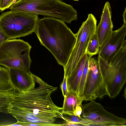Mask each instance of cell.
<instances>
[{"mask_svg":"<svg viewBox=\"0 0 126 126\" xmlns=\"http://www.w3.org/2000/svg\"><path fill=\"white\" fill-rule=\"evenodd\" d=\"M82 105L78 106L76 109L74 114L79 117H81L82 112Z\"/></svg>","mask_w":126,"mask_h":126,"instance_id":"obj_23","label":"cell"},{"mask_svg":"<svg viewBox=\"0 0 126 126\" xmlns=\"http://www.w3.org/2000/svg\"><path fill=\"white\" fill-rule=\"evenodd\" d=\"M98 61L107 95L117 96L126 81V42L109 63L98 55Z\"/></svg>","mask_w":126,"mask_h":126,"instance_id":"obj_4","label":"cell"},{"mask_svg":"<svg viewBox=\"0 0 126 126\" xmlns=\"http://www.w3.org/2000/svg\"><path fill=\"white\" fill-rule=\"evenodd\" d=\"M32 47L19 39H8L0 46V65L8 69L28 72L32 62L30 53Z\"/></svg>","mask_w":126,"mask_h":126,"instance_id":"obj_6","label":"cell"},{"mask_svg":"<svg viewBox=\"0 0 126 126\" xmlns=\"http://www.w3.org/2000/svg\"><path fill=\"white\" fill-rule=\"evenodd\" d=\"M122 15H123V18L124 24H126V7H125V10L123 13Z\"/></svg>","mask_w":126,"mask_h":126,"instance_id":"obj_24","label":"cell"},{"mask_svg":"<svg viewBox=\"0 0 126 126\" xmlns=\"http://www.w3.org/2000/svg\"><path fill=\"white\" fill-rule=\"evenodd\" d=\"M1 66H0V69L1 68Z\"/></svg>","mask_w":126,"mask_h":126,"instance_id":"obj_27","label":"cell"},{"mask_svg":"<svg viewBox=\"0 0 126 126\" xmlns=\"http://www.w3.org/2000/svg\"><path fill=\"white\" fill-rule=\"evenodd\" d=\"M89 59V57L88 55L84 65L82 76L79 84L78 92V96L80 98V100L83 93V89L87 77Z\"/></svg>","mask_w":126,"mask_h":126,"instance_id":"obj_19","label":"cell"},{"mask_svg":"<svg viewBox=\"0 0 126 126\" xmlns=\"http://www.w3.org/2000/svg\"><path fill=\"white\" fill-rule=\"evenodd\" d=\"M111 9L110 2L106 1L103 8L101 19L96 30L100 47L109 37L113 31V25L111 19Z\"/></svg>","mask_w":126,"mask_h":126,"instance_id":"obj_11","label":"cell"},{"mask_svg":"<svg viewBox=\"0 0 126 126\" xmlns=\"http://www.w3.org/2000/svg\"><path fill=\"white\" fill-rule=\"evenodd\" d=\"M14 0H0V11H3L8 8L12 5Z\"/></svg>","mask_w":126,"mask_h":126,"instance_id":"obj_20","label":"cell"},{"mask_svg":"<svg viewBox=\"0 0 126 126\" xmlns=\"http://www.w3.org/2000/svg\"><path fill=\"white\" fill-rule=\"evenodd\" d=\"M38 86L27 91H21L15 86L8 92L11 105L9 114L17 122L26 126L27 123L39 124L41 126H62L54 123L60 117L62 108L53 102L51 94L57 89L49 85L32 73Z\"/></svg>","mask_w":126,"mask_h":126,"instance_id":"obj_1","label":"cell"},{"mask_svg":"<svg viewBox=\"0 0 126 126\" xmlns=\"http://www.w3.org/2000/svg\"><path fill=\"white\" fill-rule=\"evenodd\" d=\"M100 47L99 41L95 32L90 40L86 51L88 55L90 57L98 54Z\"/></svg>","mask_w":126,"mask_h":126,"instance_id":"obj_17","label":"cell"},{"mask_svg":"<svg viewBox=\"0 0 126 126\" xmlns=\"http://www.w3.org/2000/svg\"><path fill=\"white\" fill-rule=\"evenodd\" d=\"M82 117L90 121L91 126H126V120L105 109L94 100L82 105Z\"/></svg>","mask_w":126,"mask_h":126,"instance_id":"obj_9","label":"cell"},{"mask_svg":"<svg viewBox=\"0 0 126 126\" xmlns=\"http://www.w3.org/2000/svg\"><path fill=\"white\" fill-rule=\"evenodd\" d=\"M15 87L9 69L1 67L0 69V92H7Z\"/></svg>","mask_w":126,"mask_h":126,"instance_id":"obj_15","label":"cell"},{"mask_svg":"<svg viewBox=\"0 0 126 126\" xmlns=\"http://www.w3.org/2000/svg\"><path fill=\"white\" fill-rule=\"evenodd\" d=\"M64 97L61 114H74L76 109L78 106L82 105V101L78 96L68 91Z\"/></svg>","mask_w":126,"mask_h":126,"instance_id":"obj_14","label":"cell"},{"mask_svg":"<svg viewBox=\"0 0 126 126\" xmlns=\"http://www.w3.org/2000/svg\"><path fill=\"white\" fill-rule=\"evenodd\" d=\"M38 15L10 10L0 15V29L8 39L25 36L35 32Z\"/></svg>","mask_w":126,"mask_h":126,"instance_id":"obj_5","label":"cell"},{"mask_svg":"<svg viewBox=\"0 0 126 126\" xmlns=\"http://www.w3.org/2000/svg\"><path fill=\"white\" fill-rule=\"evenodd\" d=\"M75 1H78L79 0H73Z\"/></svg>","mask_w":126,"mask_h":126,"instance_id":"obj_26","label":"cell"},{"mask_svg":"<svg viewBox=\"0 0 126 126\" xmlns=\"http://www.w3.org/2000/svg\"><path fill=\"white\" fill-rule=\"evenodd\" d=\"M87 56L88 55L86 53L79 61L70 75L66 78L68 91L78 96L79 84Z\"/></svg>","mask_w":126,"mask_h":126,"instance_id":"obj_13","label":"cell"},{"mask_svg":"<svg viewBox=\"0 0 126 126\" xmlns=\"http://www.w3.org/2000/svg\"><path fill=\"white\" fill-rule=\"evenodd\" d=\"M97 20L92 14H88L76 34V40L66 65L63 67L64 76L67 78L73 71L81 58L86 53L89 43L96 32Z\"/></svg>","mask_w":126,"mask_h":126,"instance_id":"obj_7","label":"cell"},{"mask_svg":"<svg viewBox=\"0 0 126 126\" xmlns=\"http://www.w3.org/2000/svg\"><path fill=\"white\" fill-rule=\"evenodd\" d=\"M7 92H0V112L9 114L11 107L10 101Z\"/></svg>","mask_w":126,"mask_h":126,"instance_id":"obj_18","label":"cell"},{"mask_svg":"<svg viewBox=\"0 0 126 126\" xmlns=\"http://www.w3.org/2000/svg\"><path fill=\"white\" fill-rule=\"evenodd\" d=\"M60 88L62 90L63 95L64 97L67 94L68 91V90L66 84V78L64 77L62 82L61 84Z\"/></svg>","mask_w":126,"mask_h":126,"instance_id":"obj_21","label":"cell"},{"mask_svg":"<svg viewBox=\"0 0 126 126\" xmlns=\"http://www.w3.org/2000/svg\"><path fill=\"white\" fill-rule=\"evenodd\" d=\"M11 77L14 78L16 81L15 86L19 90L26 91L31 90L35 87L36 83L32 73L18 69H9Z\"/></svg>","mask_w":126,"mask_h":126,"instance_id":"obj_12","label":"cell"},{"mask_svg":"<svg viewBox=\"0 0 126 126\" xmlns=\"http://www.w3.org/2000/svg\"><path fill=\"white\" fill-rule=\"evenodd\" d=\"M124 93H125V94H124V96L125 97V99H126V88H125V90H124Z\"/></svg>","mask_w":126,"mask_h":126,"instance_id":"obj_25","label":"cell"},{"mask_svg":"<svg viewBox=\"0 0 126 126\" xmlns=\"http://www.w3.org/2000/svg\"><path fill=\"white\" fill-rule=\"evenodd\" d=\"M89 57L87 74L80 99L82 101L103 98L107 95L98 60Z\"/></svg>","mask_w":126,"mask_h":126,"instance_id":"obj_8","label":"cell"},{"mask_svg":"<svg viewBox=\"0 0 126 126\" xmlns=\"http://www.w3.org/2000/svg\"><path fill=\"white\" fill-rule=\"evenodd\" d=\"M9 9L54 18L68 24L78 18L76 10L62 0H18Z\"/></svg>","mask_w":126,"mask_h":126,"instance_id":"obj_3","label":"cell"},{"mask_svg":"<svg viewBox=\"0 0 126 126\" xmlns=\"http://www.w3.org/2000/svg\"><path fill=\"white\" fill-rule=\"evenodd\" d=\"M8 39L5 35L0 29V46Z\"/></svg>","mask_w":126,"mask_h":126,"instance_id":"obj_22","label":"cell"},{"mask_svg":"<svg viewBox=\"0 0 126 126\" xmlns=\"http://www.w3.org/2000/svg\"><path fill=\"white\" fill-rule=\"evenodd\" d=\"M60 117L66 122L62 126H91V123L81 117L74 114L68 115L61 114Z\"/></svg>","mask_w":126,"mask_h":126,"instance_id":"obj_16","label":"cell"},{"mask_svg":"<svg viewBox=\"0 0 126 126\" xmlns=\"http://www.w3.org/2000/svg\"><path fill=\"white\" fill-rule=\"evenodd\" d=\"M35 32L41 44L51 53L58 63L65 66L75 43L76 34L63 21L46 17L39 19Z\"/></svg>","mask_w":126,"mask_h":126,"instance_id":"obj_2","label":"cell"},{"mask_svg":"<svg viewBox=\"0 0 126 126\" xmlns=\"http://www.w3.org/2000/svg\"><path fill=\"white\" fill-rule=\"evenodd\" d=\"M126 24H124L119 29L112 31L108 39L99 47L98 55L110 63L126 41Z\"/></svg>","mask_w":126,"mask_h":126,"instance_id":"obj_10","label":"cell"}]
</instances>
